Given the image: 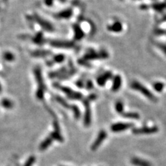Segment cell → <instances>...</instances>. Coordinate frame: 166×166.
Wrapping results in <instances>:
<instances>
[{"mask_svg": "<svg viewBox=\"0 0 166 166\" xmlns=\"http://www.w3.org/2000/svg\"><path fill=\"white\" fill-rule=\"evenodd\" d=\"M130 87L131 89H133V90H135L140 92L141 94L143 95L145 97H146L148 100L152 101V102H158L157 97L154 96L153 93H152L151 91L149 90L146 86L142 85L140 82L136 81H132L130 84Z\"/></svg>", "mask_w": 166, "mask_h": 166, "instance_id": "6da1fadb", "label": "cell"}, {"mask_svg": "<svg viewBox=\"0 0 166 166\" xmlns=\"http://www.w3.org/2000/svg\"><path fill=\"white\" fill-rule=\"evenodd\" d=\"M109 53L105 50H102L98 51H89L84 56V60H99V59H107L109 58Z\"/></svg>", "mask_w": 166, "mask_h": 166, "instance_id": "7a4b0ae2", "label": "cell"}, {"mask_svg": "<svg viewBox=\"0 0 166 166\" xmlns=\"http://www.w3.org/2000/svg\"><path fill=\"white\" fill-rule=\"evenodd\" d=\"M159 131V127L157 126H152V127H148V126H144L141 127H134L132 128V134L135 135H150L154 134L157 133Z\"/></svg>", "mask_w": 166, "mask_h": 166, "instance_id": "3957f363", "label": "cell"}, {"mask_svg": "<svg viewBox=\"0 0 166 166\" xmlns=\"http://www.w3.org/2000/svg\"><path fill=\"white\" fill-rule=\"evenodd\" d=\"M107 131L104 130V129L100 130L99 131L96 140L93 141V144L91 145V150H92V151H96V150H97V149L102 145L103 141L107 138Z\"/></svg>", "mask_w": 166, "mask_h": 166, "instance_id": "277c9868", "label": "cell"}, {"mask_svg": "<svg viewBox=\"0 0 166 166\" xmlns=\"http://www.w3.org/2000/svg\"><path fill=\"white\" fill-rule=\"evenodd\" d=\"M134 124L131 123H116L112 124L110 127V130L113 132L117 133L133 128Z\"/></svg>", "mask_w": 166, "mask_h": 166, "instance_id": "5b68a950", "label": "cell"}, {"mask_svg": "<svg viewBox=\"0 0 166 166\" xmlns=\"http://www.w3.org/2000/svg\"><path fill=\"white\" fill-rule=\"evenodd\" d=\"M90 102L91 101L87 98L84 100V104H85V116H84V125L86 127H89L91 123V112L90 105H89Z\"/></svg>", "mask_w": 166, "mask_h": 166, "instance_id": "8992f818", "label": "cell"}, {"mask_svg": "<svg viewBox=\"0 0 166 166\" xmlns=\"http://www.w3.org/2000/svg\"><path fill=\"white\" fill-rule=\"evenodd\" d=\"M113 78V73L110 71H107L104 72L103 73H102L97 78L96 82L97 84L100 87H103L106 85V83H107V81H109L110 79Z\"/></svg>", "mask_w": 166, "mask_h": 166, "instance_id": "52a82bcc", "label": "cell"}, {"mask_svg": "<svg viewBox=\"0 0 166 166\" xmlns=\"http://www.w3.org/2000/svg\"><path fill=\"white\" fill-rule=\"evenodd\" d=\"M62 91L67 95V96L71 99H75V100H80L83 98V95L81 93L74 91L68 87H62Z\"/></svg>", "mask_w": 166, "mask_h": 166, "instance_id": "ba28073f", "label": "cell"}, {"mask_svg": "<svg viewBox=\"0 0 166 166\" xmlns=\"http://www.w3.org/2000/svg\"><path fill=\"white\" fill-rule=\"evenodd\" d=\"M112 79V91L114 92L119 91L122 86V78L120 75H117L113 76Z\"/></svg>", "mask_w": 166, "mask_h": 166, "instance_id": "9c48e42d", "label": "cell"}, {"mask_svg": "<svg viewBox=\"0 0 166 166\" xmlns=\"http://www.w3.org/2000/svg\"><path fill=\"white\" fill-rule=\"evenodd\" d=\"M107 28L109 31L112 32V33H121L123 29V24L119 21H115L112 24H109Z\"/></svg>", "mask_w": 166, "mask_h": 166, "instance_id": "30bf717a", "label": "cell"}, {"mask_svg": "<svg viewBox=\"0 0 166 166\" xmlns=\"http://www.w3.org/2000/svg\"><path fill=\"white\" fill-rule=\"evenodd\" d=\"M130 163L134 166H152L151 162L138 157L131 158L130 159Z\"/></svg>", "mask_w": 166, "mask_h": 166, "instance_id": "8fae6325", "label": "cell"}, {"mask_svg": "<svg viewBox=\"0 0 166 166\" xmlns=\"http://www.w3.org/2000/svg\"><path fill=\"white\" fill-rule=\"evenodd\" d=\"M51 45L53 47H58V48H71L74 46V44L73 42L67 41H52L51 42Z\"/></svg>", "mask_w": 166, "mask_h": 166, "instance_id": "7c38bea8", "label": "cell"}, {"mask_svg": "<svg viewBox=\"0 0 166 166\" xmlns=\"http://www.w3.org/2000/svg\"><path fill=\"white\" fill-rule=\"evenodd\" d=\"M73 30H74V37H75L76 40H81L83 39L85 36V33L82 29L81 26L78 24H76L73 26Z\"/></svg>", "mask_w": 166, "mask_h": 166, "instance_id": "4fadbf2b", "label": "cell"}, {"mask_svg": "<svg viewBox=\"0 0 166 166\" xmlns=\"http://www.w3.org/2000/svg\"><path fill=\"white\" fill-rule=\"evenodd\" d=\"M150 7H151L156 12L161 13L163 12L166 8V4L163 2H154L150 6Z\"/></svg>", "mask_w": 166, "mask_h": 166, "instance_id": "5bb4252c", "label": "cell"}, {"mask_svg": "<svg viewBox=\"0 0 166 166\" xmlns=\"http://www.w3.org/2000/svg\"><path fill=\"white\" fill-rule=\"evenodd\" d=\"M36 21H37L38 24H40V25L47 30H50V31L51 30H53V27L50 23H49V22H47V21L44 20L43 19L40 18V16H36Z\"/></svg>", "mask_w": 166, "mask_h": 166, "instance_id": "9a60e30c", "label": "cell"}, {"mask_svg": "<svg viewBox=\"0 0 166 166\" xmlns=\"http://www.w3.org/2000/svg\"><path fill=\"white\" fill-rule=\"evenodd\" d=\"M121 116L122 117L125 118H128V119L138 120L140 118V115H139V114L133 112H124L123 113L121 114Z\"/></svg>", "mask_w": 166, "mask_h": 166, "instance_id": "2e32d148", "label": "cell"}, {"mask_svg": "<svg viewBox=\"0 0 166 166\" xmlns=\"http://www.w3.org/2000/svg\"><path fill=\"white\" fill-rule=\"evenodd\" d=\"M72 14H73V11H72L71 9H67V10L61 11L60 13H59L57 15V16H58V18H59L69 19L72 16Z\"/></svg>", "mask_w": 166, "mask_h": 166, "instance_id": "e0dca14e", "label": "cell"}, {"mask_svg": "<svg viewBox=\"0 0 166 166\" xmlns=\"http://www.w3.org/2000/svg\"><path fill=\"white\" fill-rule=\"evenodd\" d=\"M114 107H115L116 112H117L118 114H121L124 112V103L122 100H118L116 101L115 105H114Z\"/></svg>", "mask_w": 166, "mask_h": 166, "instance_id": "ac0fdd59", "label": "cell"}, {"mask_svg": "<svg viewBox=\"0 0 166 166\" xmlns=\"http://www.w3.org/2000/svg\"><path fill=\"white\" fill-rule=\"evenodd\" d=\"M164 87L165 85L162 82H155L152 84V87L156 92H161L163 90Z\"/></svg>", "mask_w": 166, "mask_h": 166, "instance_id": "d6986e66", "label": "cell"}, {"mask_svg": "<svg viewBox=\"0 0 166 166\" xmlns=\"http://www.w3.org/2000/svg\"><path fill=\"white\" fill-rule=\"evenodd\" d=\"M155 45L156 47L163 52L164 54L166 55V45L165 44L161 43V42H156Z\"/></svg>", "mask_w": 166, "mask_h": 166, "instance_id": "ffe728a7", "label": "cell"}, {"mask_svg": "<svg viewBox=\"0 0 166 166\" xmlns=\"http://www.w3.org/2000/svg\"><path fill=\"white\" fill-rule=\"evenodd\" d=\"M4 58L8 61H12L14 60V55L11 53L6 52L4 54Z\"/></svg>", "mask_w": 166, "mask_h": 166, "instance_id": "44dd1931", "label": "cell"}, {"mask_svg": "<svg viewBox=\"0 0 166 166\" xmlns=\"http://www.w3.org/2000/svg\"><path fill=\"white\" fill-rule=\"evenodd\" d=\"M64 58H65V57L64 56V55L59 54V55H55V56L54 57V58H53V60H54L55 62H62L64 61Z\"/></svg>", "mask_w": 166, "mask_h": 166, "instance_id": "7402d4cb", "label": "cell"}, {"mask_svg": "<svg viewBox=\"0 0 166 166\" xmlns=\"http://www.w3.org/2000/svg\"><path fill=\"white\" fill-rule=\"evenodd\" d=\"M73 113H74V116H75V118L78 119V118L81 117V112H80L79 108H78L77 106H73Z\"/></svg>", "mask_w": 166, "mask_h": 166, "instance_id": "603a6c76", "label": "cell"}, {"mask_svg": "<svg viewBox=\"0 0 166 166\" xmlns=\"http://www.w3.org/2000/svg\"><path fill=\"white\" fill-rule=\"evenodd\" d=\"M154 34L156 35H166V30L162 29V28H157V29L154 30Z\"/></svg>", "mask_w": 166, "mask_h": 166, "instance_id": "cb8c5ba5", "label": "cell"}, {"mask_svg": "<svg viewBox=\"0 0 166 166\" xmlns=\"http://www.w3.org/2000/svg\"><path fill=\"white\" fill-rule=\"evenodd\" d=\"M51 142V139L48 138V139H47V140H46L45 141H44L42 143L41 146H40V148H41V149H45V148H47V147H48V146H49V145H50Z\"/></svg>", "mask_w": 166, "mask_h": 166, "instance_id": "d4e9b609", "label": "cell"}, {"mask_svg": "<svg viewBox=\"0 0 166 166\" xmlns=\"http://www.w3.org/2000/svg\"><path fill=\"white\" fill-rule=\"evenodd\" d=\"M85 87L87 90H91V89H92L93 88V83L90 81V80H89V81H87V83H86V85H85Z\"/></svg>", "mask_w": 166, "mask_h": 166, "instance_id": "484cf974", "label": "cell"}, {"mask_svg": "<svg viewBox=\"0 0 166 166\" xmlns=\"http://www.w3.org/2000/svg\"><path fill=\"white\" fill-rule=\"evenodd\" d=\"M2 104L5 107H11V101H9L8 100H7V99H4V100L2 102Z\"/></svg>", "mask_w": 166, "mask_h": 166, "instance_id": "4316f807", "label": "cell"}, {"mask_svg": "<svg viewBox=\"0 0 166 166\" xmlns=\"http://www.w3.org/2000/svg\"><path fill=\"white\" fill-rule=\"evenodd\" d=\"M35 161V158L34 157H30V159L28 160V161L25 164V166H30L31 164H33Z\"/></svg>", "mask_w": 166, "mask_h": 166, "instance_id": "83f0119b", "label": "cell"}, {"mask_svg": "<svg viewBox=\"0 0 166 166\" xmlns=\"http://www.w3.org/2000/svg\"><path fill=\"white\" fill-rule=\"evenodd\" d=\"M150 8V5H147V4H141L140 6L141 9H143V10H147Z\"/></svg>", "mask_w": 166, "mask_h": 166, "instance_id": "f1b7e54d", "label": "cell"}, {"mask_svg": "<svg viewBox=\"0 0 166 166\" xmlns=\"http://www.w3.org/2000/svg\"><path fill=\"white\" fill-rule=\"evenodd\" d=\"M53 1V0H45V4L49 6H51V4H52Z\"/></svg>", "mask_w": 166, "mask_h": 166, "instance_id": "f546056e", "label": "cell"}, {"mask_svg": "<svg viewBox=\"0 0 166 166\" xmlns=\"http://www.w3.org/2000/svg\"><path fill=\"white\" fill-rule=\"evenodd\" d=\"M0 91H1V85H0Z\"/></svg>", "mask_w": 166, "mask_h": 166, "instance_id": "4dcf8cb0", "label": "cell"}, {"mask_svg": "<svg viewBox=\"0 0 166 166\" xmlns=\"http://www.w3.org/2000/svg\"><path fill=\"white\" fill-rule=\"evenodd\" d=\"M134 1H139V0H134Z\"/></svg>", "mask_w": 166, "mask_h": 166, "instance_id": "1f68e13d", "label": "cell"}, {"mask_svg": "<svg viewBox=\"0 0 166 166\" xmlns=\"http://www.w3.org/2000/svg\"><path fill=\"white\" fill-rule=\"evenodd\" d=\"M120 1H123V0H120Z\"/></svg>", "mask_w": 166, "mask_h": 166, "instance_id": "d6a6232c", "label": "cell"}, {"mask_svg": "<svg viewBox=\"0 0 166 166\" xmlns=\"http://www.w3.org/2000/svg\"><path fill=\"white\" fill-rule=\"evenodd\" d=\"M154 1H156V0H154Z\"/></svg>", "mask_w": 166, "mask_h": 166, "instance_id": "836d02e7", "label": "cell"}]
</instances>
